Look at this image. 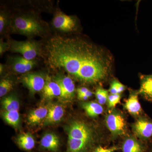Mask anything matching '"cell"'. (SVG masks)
<instances>
[{"label": "cell", "mask_w": 152, "mask_h": 152, "mask_svg": "<svg viewBox=\"0 0 152 152\" xmlns=\"http://www.w3.org/2000/svg\"><path fill=\"white\" fill-rule=\"evenodd\" d=\"M48 108L46 107H40L33 110L28 115V124L31 126H36L42 121H44L48 115Z\"/></svg>", "instance_id": "4fadbf2b"}, {"label": "cell", "mask_w": 152, "mask_h": 152, "mask_svg": "<svg viewBox=\"0 0 152 152\" xmlns=\"http://www.w3.org/2000/svg\"><path fill=\"white\" fill-rule=\"evenodd\" d=\"M3 118L8 124L15 128L19 126L20 122V116L18 111H5L3 113Z\"/></svg>", "instance_id": "44dd1931"}, {"label": "cell", "mask_w": 152, "mask_h": 152, "mask_svg": "<svg viewBox=\"0 0 152 152\" xmlns=\"http://www.w3.org/2000/svg\"><path fill=\"white\" fill-rule=\"evenodd\" d=\"M122 150L123 152H144L145 148L135 139L130 137L125 140Z\"/></svg>", "instance_id": "ac0fdd59"}, {"label": "cell", "mask_w": 152, "mask_h": 152, "mask_svg": "<svg viewBox=\"0 0 152 152\" xmlns=\"http://www.w3.org/2000/svg\"><path fill=\"white\" fill-rule=\"evenodd\" d=\"M125 89V87L122 84L117 81H114L111 84L109 91L111 94H120Z\"/></svg>", "instance_id": "cb8c5ba5"}, {"label": "cell", "mask_w": 152, "mask_h": 152, "mask_svg": "<svg viewBox=\"0 0 152 152\" xmlns=\"http://www.w3.org/2000/svg\"><path fill=\"white\" fill-rule=\"evenodd\" d=\"M17 143L21 148L25 151H30L34 148L35 145L32 136L28 133H23L16 139Z\"/></svg>", "instance_id": "e0dca14e"}, {"label": "cell", "mask_w": 152, "mask_h": 152, "mask_svg": "<svg viewBox=\"0 0 152 152\" xmlns=\"http://www.w3.org/2000/svg\"><path fill=\"white\" fill-rule=\"evenodd\" d=\"M40 144L41 146L44 148L51 151L56 152L59 147V139L53 133H48L41 139Z\"/></svg>", "instance_id": "9a60e30c"}, {"label": "cell", "mask_w": 152, "mask_h": 152, "mask_svg": "<svg viewBox=\"0 0 152 152\" xmlns=\"http://www.w3.org/2000/svg\"><path fill=\"white\" fill-rule=\"evenodd\" d=\"M95 94L98 103L100 104H104L107 102L109 95L108 92L107 90L102 88H98Z\"/></svg>", "instance_id": "603a6c76"}, {"label": "cell", "mask_w": 152, "mask_h": 152, "mask_svg": "<svg viewBox=\"0 0 152 152\" xmlns=\"http://www.w3.org/2000/svg\"><path fill=\"white\" fill-rule=\"evenodd\" d=\"M10 45L11 51L19 53L25 58L28 60H34L40 53V47L35 41H12Z\"/></svg>", "instance_id": "277c9868"}, {"label": "cell", "mask_w": 152, "mask_h": 152, "mask_svg": "<svg viewBox=\"0 0 152 152\" xmlns=\"http://www.w3.org/2000/svg\"><path fill=\"white\" fill-rule=\"evenodd\" d=\"M106 123L114 138L123 135L126 133V121L123 115L119 113L113 112L108 115Z\"/></svg>", "instance_id": "5b68a950"}, {"label": "cell", "mask_w": 152, "mask_h": 152, "mask_svg": "<svg viewBox=\"0 0 152 152\" xmlns=\"http://www.w3.org/2000/svg\"><path fill=\"white\" fill-rule=\"evenodd\" d=\"M133 129L139 138L148 140L152 137V120L145 117L140 118L133 124Z\"/></svg>", "instance_id": "9c48e42d"}, {"label": "cell", "mask_w": 152, "mask_h": 152, "mask_svg": "<svg viewBox=\"0 0 152 152\" xmlns=\"http://www.w3.org/2000/svg\"><path fill=\"white\" fill-rule=\"evenodd\" d=\"M82 107L84 109L87 115L92 118H95L102 113L104 110L99 104L95 102L83 103Z\"/></svg>", "instance_id": "d6986e66"}, {"label": "cell", "mask_w": 152, "mask_h": 152, "mask_svg": "<svg viewBox=\"0 0 152 152\" xmlns=\"http://www.w3.org/2000/svg\"><path fill=\"white\" fill-rule=\"evenodd\" d=\"M45 50L51 68L66 71L83 83H95L107 75L110 62L103 53L82 39L54 36Z\"/></svg>", "instance_id": "6da1fadb"}, {"label": "cell", "mask_w": 152, "mask_h": 152, "mask_svg": "<svg viewBox=\"0 0 152 152\" xmlns=\"http://www.w3.org/2000/svg\"><path fill=\"white\" fill-rule=\"evenodd\" d=\"M139 93L148 101H152V75L143 77Z\"/></svg>", "instance_id": "2e32d148"}, {"label": "cell", "mask_w": 152, "mask_h": 152, "mask_svg": "<svg viewBox=\"0 0 152 152\" xmlns=\"http://www.w3.org/2000/svg\"><path fill=\"white\" fill-rule=\"evenodd\" d=\"M64 110L62 106L58 104H53L48 108V115L43 121L44 125L53 124L58 122L62 118Z\"/></svg>", "instance_id": "8fae6325"}, {"label": "cell", "mask_w": 152, "mask_h": 152, "mask_svg": "<svg viewBox=\"0 0 152 152\" xmlns=\"http://www.w3.org/2000/svg\"><path fill=\"white\" fill-rule=\"evenodd\" d=\"M3 70H4V66H3V64H0V72H1V74L3 72Z\"/></svg>", "instance_id": "4dcf8cb0"}, {"label": "cell", "mask_w": 152, "mask_h": 152, "mask_svg": "<svg viewBox=\"0 0 152 152\" xmlns=\"http://www.w3.org/2000/svg\"><path fill=\"white\" fill-rule=\"evenodd\" d=\"M43 95L44 98L48 99L60 96L61 90L58 84L54 80H52L50 77L47 76L45 83L44 87Z\"/></svg>", "instance_id": "7c38bea8"}, {"label": "cell", "mask_w": 152, "mask_h": 152, "mask_svg": "<svg viewBox=\"0 0 152 152\" xmlns=\"http://www.w3.org/2000/svg\"><path fill=\"white\" fill-rule=\"evenodd\" d=\"M13 84L12 81L9 79L1 80L0 83V97L4 96L12 89Z\"/></svg>", "instance_id": "7402d4cb"}, {"label": "cell", "mask_w": 152, "mask_h": 152, "mask_svg": "<svg viewBox=\"0 0 152 152\" xmlns=\"http://www.w3.org/2000/svg\"><path fill=\"white\" fill-rule=\"evenodd\" d=\"M53 24L56 29L64 32L73 31L76 25L75 20L73 17L60 12L54 17Z\"/></svg>", "instance_id": "ba28073f"}, {"label": "cell", "mask_w": 152, "mask_h": 152, "mask_svg": "<svg viewBox=\"0 0 152 152\" xmlns=\"http://www.w3.org/2000/svg\"><path fill=\"white\" fill-rule=\"evenodd\" d=\"M1 104L3 108L6 111H18L20 108L18 100L13 95H10L3 98Z\"/></svg>", "instance_id": "ffe728a7"}, {"label": "cell", "mask_w": 152, "mask_h": 152, "mask_svg": "<svg viewBox=\"0 0 152 152\" xmlns=\"http://www.w3.org/2000/svg\"><path fill=\"white\" fill-rule=\"evenodd\" d=\"M124 107L131 115H139L141 113L142 109L139 102L137 94L134 93L130 94Z\"/></svg>", "instance_id": "5bb4252c"}, {"label": "cell", "mask_w": 152, "mask_h": 152, "mask_svg": "<svg viewBox=\"0 0 152 152\" xmlns=\"http://www.w3.org/2000/svg\"><path fill=\"white\" fill-rule=\"evenodd\" d=\"M118 149V148L116 147L105 148L101 146H99L96 148L95 149L94 152H115Z\"/></svg>", "instance_id": "4316f807"}, {"label": "cell", "mask_w": 152, "mask_h": 152, "mask_svg": "<svg viewBox=\"0 0 152 152\" xmlns=\"http://www.w3.org/2000/svg\"><path fill=\"white\" fill-rule=\"evenodd\" d=\"M9 24V18L7 15L3 12L0 14V33L2 34Z\"/></svg>", "instance_id": "484cf974"}, {"label": "cell", "mask_w": 152, "mask_h": 152, "mask_svg": "<svg viewBox=\"0 0 152 152\" xmlns=\"http://www.w3.org/2000/svg\"><path fill=\"white\" fill-rule=\"evenodd\" d=\"M67 152H89L94 141L92 130L85 123L74 121L68 128Z\"/></svg>", "instance_id": "7a4b0ae2"}, {"label": "cell", "mask_w": 152, "mask_h": 152, "mask_svg": "<svg viewBox=\"0 0 152 152\" xmlns=\"http://www.w3.org/2000/svg\"><path fill=\"white\" fill-rule=\"evenodd\" d=\"M91 91L88 89L87 88H85V87H82V88H79L77 89V95H80L82 94H87L89 93Z\"/></svg>", "instance_id": "f546056e"}, {"label": "cell", "mask_w": 152, "mask_h": 152, "mask_svg": "<svg viewBox=\"0 0 152 152\" xmlns=\"http://www.w3.org/2000/svg\"><path fill=\"white\" fill-rule=\"evenodd\" d=\"M34 60H28L23 57H14L11 61V66L14 72L19 74H26L35 66Z\"/></svg>", "instance_id": "30bf717a"}, {"label": "cell", "mask_w": 152, "mask_h": 152, "mask_svg": "<svg viewBox=\"0 0 152 152\" xmlns=\"http://www.w3.org/2000/svg\"><path fill=\"white\" fill-rule=\"evenodd\" d=\"M10 27L12 31L28 37L42 35L46 31L42 22L34 16L29 15L15 17L10 22Z\"/></svg>", "instance_id": "3957f363"}, {"label": "cell", "mask_w": 152, "mask_h": 152, "mask_svg": "<svg viewBox=\"0 0 152 152\" xmlns=\"http://www.w3.org/2000/svg\"><path fill=\"white\" fill-rule=\"evenodd\" d=\"M10 44L4 43L3 41H1V44H0V53L1 55L6 50L8 49V48H10Z\"/></svg>", "instance_id": "83f0119b"}, {"label": "cell", "mask_w": 152, "mask_h": 152, "mask_svg": "<svg viewBox=\"0 0 152 152\" xmlns=\"http://www.w3.org/2000/svg\"><path fill=\"white\" fill-rule=\"evenodd\" d=\"M53 80L61 88L60 98L64 101L72 100L75 96V89L73 81L70 77L58 75L54 77Z\"/></svg>", "instance_id": "52a82bcc"}, {"label": "cell", "mask_w": 152, "mask_h": 152, "mask_svg": "<svg viewBox=\"0 0 152 152\" xmlns=\"http://www.w3.org/2000/svg\"></svg>", "instance_id": "1f68e13d"}, {"label": "cell", "mask_w": 152, "mask_h": 152, "mask_svg": "<svg viewBox=\"0 0 152 152\" xmlns=\"http://www.w3.org/2000/svg\"><path fill=\"white\" fill-rule=\"evenodd\" d=\"M93 93L91 91H90L89 93L87 94H82L80 95H77L78 98L80 100H86L88 98L91 97L92 96Z\"/></svg>", "instance_id": "f1b7e54d"}, {"label": "cell", "mask_w": 152, "mask_h": 152, "mask_svg": "<svg viewBox=\"0 0 152 152\" xmlns=\"http://www.w3.org/2000/svg\"><path fill=\"white\" fill-rule=\"evenodd\" d=\"M121 96L120 94H111L108 99V106L110 108H114L118 104L120 103Z\"/></svg>", "instance_id": "d4e9b609"}, {"label": "cell", "mask_w": 152, "mask_h": 152, "mask_svg": "<svg viewBox=\"0 0 152 152\" xmlns=\"http://www.w3.org/2000/svg\"><path fill=\"white\" fill-rule=\"evenodd\" d=\"M20 80L29 90L30 93L34 94L43 89L46 78L42 74L39 73H30L24 74Z\"/></svg>", "instance_id": "8992f818"}]
</instances>
